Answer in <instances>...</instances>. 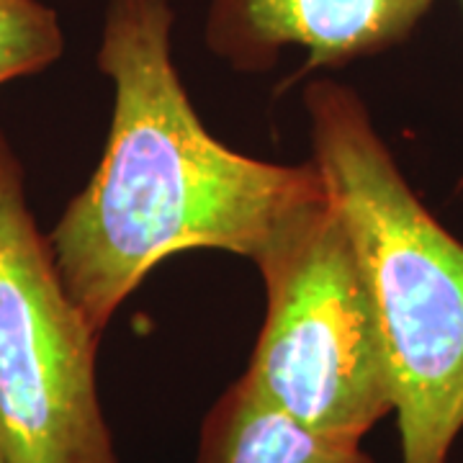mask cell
I'll return each mask as SVG.
<instances>
[{
	"label": "cell",
	"instance_id": "2",
	"mask_svg": "<svg viewBox=\"0 0 463 463\" xmlns=\"http://www.w3.org/2000/svg\"><path fill=\"white\" fill-rule=\"evenodd\" d=\"M312 163L345 219L379 315L402 463H448L463 430V242L430 214L364 99L315 80L304 93Z\"/></svg>",
	"mask_w": 463,
	"mask_h": 463
},
{
	"label": "cell",
	"instance_id": "1",
	"mask_svg": "<svg viewBox=\"0 0 463 463\" xmlns=\"http://www.w3.org/2000/svg\"><path fill=\"white\" fill-rule=\"evenodd\" d=\"M170 0H111L99 70L111 129L90 181L47 234L57 270L103 335L152 268L183 250L255 260L288 216L325 194L315 163L281 165L222 145L173 62Z\"/></svg>",
	"mask_w": 463,
	"mask_h": 463
},
{
	"label": "cell",
	"instance_id": "3",
	"mask_svg": "<svg viewBox=\"0 0 463 463\" xmlns=\"http://www.w3.org/2000/svg\"><path fill=\"white\" fill-rule=\"evenodd\" d=\"M252 263L268 309L242 376L304 428L361 443L394 414V383L361 255L327 185Z\"/></svg>",
	"mask_w": 463,
	"mask_h": 463
},
{
	"label": "cell",
	"instance_id": "8",
	"mask_svg": "<svg viewBox=\"0 0 463 463\" xmlns=\"http://www.w3.org/2000/svg\"><path fill=\"white\" fill-rule=\"evenodd\" d=\"M0 463H5V458H3V456H0Z\"/></svg>",
	"mask_w": 463,
	"mask_h": 463
},
{
	"label": "cell",
	"instance_id": "4",
	"mask_svg": "<svg viewBox=\"0 0 463 463\" xmlns=\"http://www.w3.org/2000/svg\"><path fill=\"white\" fill-rule=\"evenodd\" d=\"M99 340L57 270L0 134V456L124 463L99 394Z\"/></svg>",
	"mask_w": 463,
	"mask_h": 463
},
{
	"label": "cell",
	"instance_id": "9",
	"mask_svg": "<svg viewBox=\"0 0 463 463\" xmlns=\"http://www.w3.org/2000/svg\"><path fill=\"white\" fill-rule=\"evenodd\" d=\"M461 185H463V175H461Z\"/></svg>",
	"mask_w": 463,
	"mask_h": 463
},
{
	"label": "cell",
	"instance_id": "5",
	"mask_svg": "<svg viewBox=\"0 0 463 463\" xmlns=\"http://www.w3.org/2000/svg\"><path fill=\"white\" fill-rule=\"evenodd\" d=\"M435 0H214L209 47L240 70H265L286 47L307 52L298 75L389 50Z\"/></svg>",
	"mask_w": 463,
	"mask_h": 463
},
{
	"label": "cell",
	"instance_id": "7",
	"mask_svg": "<svg viewBox=\"0 0 463 463\" xmlns=\"http://www.w3.org/2000/svg\"><path fill=\"white\" fill-rule=\"evenodd\" d=\"M60 18L42 0H0V85L36 75L60 60Z\"/></svg>",
	"mask_w": 463,
	"mask_h": 463
},
{
	"label": "cell",
	"instance_id": "6",
	"mask_svg": "<svg viewBox=\"0 0 463 463\" xmlns=\"http://www.w3.org/2000/svg\"><path fill=\"white\" fill-rule=\"evenodd\" d=\"M194 463H376L358 440L309 430L265 402L245 376L232 381L201 422Z\"/></svg>",
	"mask_w": 463,
	"mask_h": 463
}]
</instances>
